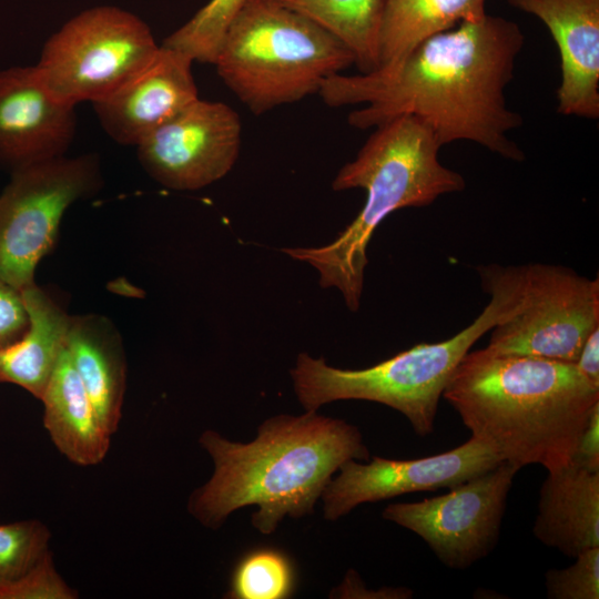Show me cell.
Here are the masks:
<instances>
[{
	"label": "cell",
	"instance_id": "cell-14",
	"mask_svg": "<svg viewBox=\"0 0 599 599\" xmlns=\"http://www.w3.org/2000/svg\"><path fill=\"white\" fill-rule=\"evenodd\" d=\"M194 61L160 45L155 59L128 83L92 103L105 133L123 145L136 146L153 130L199 99Z\"/></svg>",
	"mask_w": 599,
	"mask_h": 599
},
{
	"label": "cell",
	"instance_id": "cell-22",
	"mask_svg": "<svg viewBox=\"0 0 599 599\" xmlns=\"http://www.w3.org/2000/svg\"><path fill=\"white\" fill-rule=\"evenodd\" d=\"M295 588L291 559L275 548H256L236 564L227 592L233 599H285Z\"/></svg>",
	"mask_w": 599,
	"mask_h": 599
},
{
	"label": "cell",
	"instance_id": "cell-6",
	"mask_svg": "<svg viewBox=\"0 0 599 599\" xmlns=\"http://www.w3.org/2000/svg\"><path fill=\"white\" fill-rule=\"evenodd\" d=\"M355 63L334 35L275 0H246L214 61L217 74L256 115L319 92Z\"/></svg>",
	"mask_w": 599,
	"mask_h": 599
},
{
	"label": "cell",
	"instance_id": "cell-11",
	"mask_svg": "<svg viewBox=\"0 0 599 599\" xmlns=\"http://www.w3.org/2000/svg\"><path fill=\"white\" fill-rule=\"evenodd\" d=\"M241 140L242 124L235 110L199 98L135 148L139 162L153 180L169 189L194 191L233 169Z\"/></svg>",
	"mask_w": 599,
	"mask_h": 599
},
{
	"label": "cell",
	"instance_id": "cell-19",
	"mask_svg": "<svg viewBox=\"0 0 599 599\" xmlns=\"http://www.w3.org/2000/svg\"><path fill=\"white\" fill-rule=\"evenodd\" d=\"M21 295L29 325L18 341L0 348V383L14 384L40 399L67 349L72 316L35 283Z\"/></svg>",
	"mask_w": 599,
	"mask_h": 599
},
{
	"label": "cell",
	"instance_id": "cell-7",
	"mask_svg": "<svg viewBox=\"0 0 599 599\" xmlns=\"http://www.w3.org/2000/svg\"><path fill=\"white\" fill-rule=\"evenodd\" d=\"M159 51L141 18L115 6H97L64 22L45 41L34 67L54 99L75 106L112 94Z\"/></svg>",
	"mask_w": 599,
	"mask_h": 599
},
{
	"label": "cell",
	"instance_id": "cell-2",
	"mask_svg": "<svg viewBox=\"0 0 599 599\" xmlns=\"http://www.w3.org/2000/svg\"><path fill=\"white\" fill-rule=\"evenodd\" d=\"M199 443L214 470L190 496L189 512L217 529L233 511L257 506L252 526L263 535L273 534L286 516L312 515L346 460L370 458L355 425L317 410L268 417L250 443L232 441L212 429L203 432Z\"/></svg>",
	"mask_w": 599,
	"mask_h": 599
},
{
	"label": "cell",
	"instance_id": "cell-4",
	"mask_svg": "<svg viewBox=\"0 0 599 599\" xmlns=\"http://www.w3.org/2000/svg\"><path fill=\"white\" fill-rule=\"evenodd\" d=\"M374 129L356 158L343 165L332 183L335 191L366 192L354 221L325 246L282 250L316 268L319 285L338 288L352 312L359 308L368 263L366 250L379 224L395 211L427 206L466 186L460 173L440 163V143L417 119L403 115Z\"/></svg>",
	"mask_w": 599,
	"mask_h": 599
},
{
	"label": "cell",
	"instance_id": "cell-17",
	"mask_svg": "<svg viewBox=\"0 0 599 599\" xmlns=\"http://www.w3.org/2000/svg\"><path fill=\"white\" fill-rule=\"evenodd\" d=\"M67 352L106 432L119 428L126 385V361L121 336L100 315L72 316Z\"/></svg>",
	"mask_w": 599,
	"mask_h": 599
},
{
	"label": "cell",
	"instance_id": "cell-25",
	"mask_svg": "<svg viewBox=\"0 0 599 599\" xmlns=\"http://www.w3.org/2000/svg\"><path fill=\"white\" fill-rule=\"evenodd\" d=\"M576 561L545 573L549 599H599V547L578 554Z\"/></svg>",
	"mask_w": 599,
	"mask_h": 599
},
{
	"label": "cell",
	"instance_id": "cell-21",
	"mask_svg": "<svg viewBox=\"0 0 599 599\" xmlns=\"http://www.w3.org/2000/svg\"><path fill=\"white\" fill-rule=\"evenodd\" d=\"M338 39L361 73L378 68L379 31L386 0H275Z\"/></svg>",
	"mask_w": 599,
	"mask_h": 599
},
{
	"label": "cell",
	"instance_id": "cell-13",
	"mask_svg": "<svg viewBox=\"0 0 599 599\" xmlns=\"http://www.w3.org/2000/svg\"><path fill=\"white\" fill-rule=\"evenodd\" d=\"M77 122L75 106L54 99L34 65L0 70V167L12 172L65 155Z\"/></svg>",
	"mask_w": 599,
	"mask_h": 599
},
{
	"label": "cell",
	"instance_id": "cell-28",
	"mask_svg": "<svg viewBox=\"0 0 599 599\" xmlns=\"http://www.w3.org/2000/svg\"><path fill=\"white\" fill-rule=\"evenodd\" d=\"M571 463L591 471H599V405L590 414Z\"/></svg>",
	"mask_w": 599,
	"mask_h": 599
},
{
	"label": "cell",
	"instance_id": "cell-24",
	"mask_svg": "<svg viewBox=\"0 0 599 599\" xmlns=\"http://www.w3.org/2000/svg\"><path fill=\"white\" fill-rule=\"evenodd\" d=\"M51 534L35 519L0 525V585L30 569L48 550Z\"/></svg>",
	"mask_w": 599,
	"mask_h": 599
},
{
	"label": "cell",
	"instance_id": "cell-9",
	"mask_svg": "<svg viewBox=\"0 0 599 599\" xmlns=\"http://www.w3.org/2000/svg\"><path fill=\"white\" fill-rule=\"evenodd\" d=\"M521 293L514 312L493 329L486 348L575 364L590 333L599 326V280L571 268L520 265Z\"/></svg>",
	"mask_w": 599,
	"mask_h": 599
},
{
	"label": "cell",
	"instance_id": "cell-27",
	"mask_svg": "<svg viewBox=\"0 0 599 599\" xmlns=\"http://www.w3.org/2000/svg\"><path fill=\"white\" fill-rule=\"evenodd\" d=\"M28 325L21 292L0 278V348L18 341Z\"/></svg>",
	"mask_w": 599,
	"mask_h": 599
},
{
	"label": "cell",
	"instance_id": "cell-29",
	"mask_svg": "<svg viewBox=\"0 0 599 599\" xmlns=\"http://www.w3.org/2000/svg\"><path fill=\"white\" fill-rule=\"evenodd\" d=\"M575 365L589 383L599 387V326L586 339Z\"/></svg>",
	"mask_w": 599,
	"mask_h": 599
},
{
	"label": "cell",
	"instance_id": "cell-10",
	"mask_svg": "<svg viewBox=\"0 0 599 599\" xmlns=\"http://www.w3.org/2000/svg\"><path fill=\"white\" fill-rule=\"evenodd\" d=\"M518 470L500 463L444 495L388 505L382 517L419 536L447 568L468 569L498 544Z\"/></svg>",
	"mask_w": 599,
	"mask_h": 599
},
{
	"label": "cell",
	"instance_id": "cell-20",
	"mask_svg": "<svg viewBox=\"0 0 599 599\" xmlns=\"http://www.w3.org/2000/svg\"><path fill=\"white\" fill-rule=\"evenodd\" d=\"M486 0H386L378 44V68L400 62L426 39L484 18ZM374 72V71H373Z\"/></svg>",
	"mask_w": 599,
	"mask_h": 599
},
{
	"label": "cell",
	"instance_id": "cell-16",
	"mask_svg": "<svg viewBox=\"0 0 599 599\" xmlns=\"http://www.w3.org/2000/svg\"><path fill=\"white\" fill-rule=\"evenodd\" d=\"M532 534L573 558L599 547V471L572 463L548 471L539 489Z\"/></svg>",
	"mask_w": 599,
	"mask_h": 599
},
{
	"label": "cell",
	"instance_id": "cell-3",
	"mask_svg": "<svg viewBox=\"0 0 599 599\" xmlns=\"http://www.w3.org/2000/svg\"><path fill=\"white\" fill-rule=\"evenodd\" d=\"M443 397L500 461L552 471L571 463L599 387L572 363L485 347L463 357Z\"/></svg>",
	"mask_w": 599,
	"mask_h": 599
},
{
	"label": "cell",
	"instance_id": "cell-15",
	"mask_svg": "<svg viewBox=\"0 0 599 599\" xmlns=\"http://www.w3.org/2000/svg\"><path fill=\"white\" fill-rule=\"evenodd\" d=\"M538 18L549 30L560 58L557 111L599 119V0H507Z\"/></svg>",
	"mask_w": 599,
	"mask_h": 599
},
{
	"label": "cell",
	"instance_id": "cell-12",
	"mask_svg": "<svg viewBox=\"0 0 599 599\" xmlns=\"http://www.w3.org/2000/svg\"><path fill=\"white\" fill-rule=\"evenodd\" d=\"M499 458L480 440L417 459L372 457L367 463L346 460L325 487L321 499L324 518L335 521L365 502L408 493L453 488L499 465Z\"/></svg>",
	"mask_w": 599,
	"mask_h": 599
},
{
	"label": "cell",
	"instance_id": "cell-5",
	"mask_svg": "<svg viewBox=\"0 0 599 599\" xmlns=\"http://www.w3.org/2000/svg\"><path fill=\"white\" fill-rule=\"evenodd\" d=\"M477 272L490 301L467 327L445 341L416 344L362 369L332 367L323 357L300 353L290 373L304 409L317 410L336 400L375 402L403 414L416 435L429 436L456 367L479 338L514 312L520 298V265H479Z\"/></svg>",
	"mask_w": 599,
	"mask_h": 599
},
{
	"label": "cell",
	"instance_id": "cell-8",
	"mask_svg": "<svg viewBox=\"0 0 599 599\" xmlns=\"http://www.w3.org/2000/svg\"><path fill=\"white\" fill-rule=\"evenodd\" d=\"M101 182L94 154L62 155L12 171L0 194V278L20 292L33 284L64 213Z\"/></svg>",
	"mask_w": 599,
	"mask_h": 599
},
{
	"label": "cell",
	"instance_id": "cell-26",
	"mask_svg": "<svg viewBox=\"0 0 599 599\" xmlns=\"http://www.w3.org/2000/svg\"><path fill=\"white\" fill-rule=\"evenodd\" d=\"M75 598L78 592L60 576L49 550L24 573L0 585V599Z\"/></svg>",
	"mask_w": 599,
	"mask_h": 599
},
{
	"label": "cell",
	"instance_id": "cell-1",
	"mask_svg": "<svg viewBox=\"0 0 599 599\" xmlns=\"http://www.w3.org/2000/svg\"><path fill=\"white\" fill-rule=\"evenodd\" d=\"M524 44L515 21L487 13L426 39L388 70L335 74L318 94L333 108L365 104L348 115L356 129L408 115L441 146L469 141L520 162L525 153L509 134L524 120L508 106L506 88Z\"/></svg>",
	"mask_w": 599,
	"mask_h": 599
},
{
	"label": "cell",
	"instance_id": "cell-18",
	"mask_svg": "<svg viewBox=\"0 0 599 599\" xmlns=\"http://www.w3.org/2000/svg\"><path fill=\"white\" fill-rule=\"evenodd\" d=\"M40 400L44 428L69 461L93 466L105 458L112 436L101 424L67 349Z\"/></svg>",
	"mask_w": 599,
	"mask_h": 599
},
{
	"label": "cell",
	"instance_id": "cell-23",
	"mask_svg": "<svg viewBox=\"0 0 599 599\" xmlns=\"http://www.w3.org/2000/svg\"><path fill=\"white\" fill-rule=\"evenodd\" d=\"M245 1L210 0L161 45L184 53L193 61L213 64L232 20Z\"/></svg>",
	"mask_w": 599,
	"mask_h": 599
},
{
	"label": "cell",
	"instance_id": "cell-30",
	"mask_svg": "<svg viewBox=\"0 0 599 599\" xmlns=\"http://www.w3.org/2000/svg\"><path fill=\"white\" fill-rule=\"evenodd\" d=\"M352 576H347L348 586L346 597L354 598H390V599H408L413 597V591L406 587H384L377 591L366 590L363 588V582L355 571H351Z\"/></svg>",
	"mask_w": 599,
	"mask_h": 599
}]
</instances>
